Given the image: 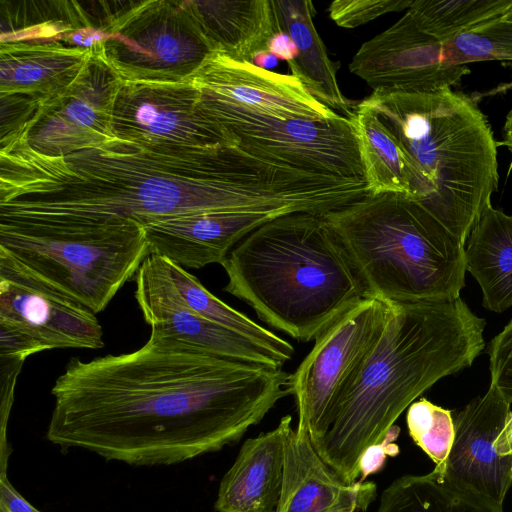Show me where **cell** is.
<instances>
[{"label": "cell", "mask_w": 512, "mask_h": 512, "mask_svg": "<svg viewBox=\"0 0 512 512\" xmlns=\"http://www.w3.org/2000/svg\"><path fill=\"white\" fill-rule=\"evenodd\" d=\"M288 377L150 333L130 353L70 359L46 436L110 461L178 464L240 440L289 395Z\"/></svg>", "instance_id": "1"}, {"label": "cell", "mask_w": 512, "mask_h": 512, "mask_svg": "<svg viewBox=\"0 0 512 512\" xmlns=\"http://www.w3.org/2000/svg\"><path fill=\"white\" fill-rule=\"evenodd\" d=\"M0 214L85 223H148L211 212L299 210L290 170L238 145L186 147L114 137L63 156L23 131L0 141Z\"/></svg>", "instance_id": "2"}, {"label": "cell", "mask_w": 512, "mask_h": 512, "mask_svg": "<svg viewBox=\"0 0 512 512\" xmlns=\"http://www.w3.org/2000/svg\"><path fill=\"white\" fill-rule=\"evenodd\" d=\"M484 327L460 297L392 304L327 431L311 442L318 455L346 482L358 481L361 454L435 382L472 365L484 348Z\"/></svg>", "instance_id": "3"}, {"label": "cell", "mask_w": 512, "mask_h": 512, "mask_svg": "<svg viewBox=\"0 0 512 512\" xmlns=\"http://www.w3.org/2000/svg\"><path fill=\"white\" fill-rule=\"evenodd\" d=\"M225 291L297 341L316 339L368 298L343 243L324 215L296 212L264 223L222 262Z\"/></svg>", "instance_id": "4"}, {"label": "cell", "mask_w": 512, "mask_h": 512, "mask_svg": "<svg viewBox=\"0 0 512 512\" xmlns=\"http://www.w3.org/2000/svg\"><path fill=\"white\" fill-rule=\"evenodd\" d=\"M362 102L378 113L429 186L422 204L465 245L499 181L497 142L476 101L445 88L373 91Z\"/></svg>", "instance_id": "5"}, {"label": "cell", "mask_w": 512, "mask_h": 512, "mask_svg": "<svg viewBox=\"0 0 512 512\" xmlns=\"http://www.w3.org/2000/svg\"><path fill=\"white\" fill-rule=\"evenodd\" d=\"M324 217L368 298L400 304L460 297L464 244L419 201L402 193L368 194Z\"/></svg>", "instance_id": "6"}, {"label": "cell", "mask_w": 512, "mask_h": 512, "mask_svg": "<svg viewBox=\"0 0 512 512\" xmlns=\"http://www.w3.org/2000/svg\"><path fill=\"white\" fill-rule=\"evenodd\" d=\"M0 252L93 313L134 280L149 255L143 226L0 214Z\"/></svg>", "instance_id": "7"}, {"label": "cell", "mask_w": 512, "mask_h": 512, "mask_svg": "<svg viewBox=\"0 0 512 512\" xmlns=\"http://www.w3.org/2000/svg\"><path fill=\"white\" fill-rule=\"evenodd\" d=\"M99 49L122 81H182L213 52L181 1L145 0L115 9Z\"/></svg>", "instance_id": "8"}, {"label": "cell", "mask_w": 512, "mask_h": 512, "mask_svg": "<svg viewBox=\"0 0 512 512\" xmlns=\"http://www.w3.org/2000/svg\"><path fill=\"white\" fill-rule=\"evenodd\" d=\"M198 105L251 154L318 175L365 179L354 127L345 116L325 121L279 119L199 95Z\"/></svg>", "instance_id": "9"}, {"label": "cell", "mask_w": 512, "mask_h": 512, "mask_svg": "<svg viewBox=\"0 0 512 512\" xmlns=\"http://www.w3.org/2000/svg\"><path fill=\"white\" fill-rule=\"evenodd\" d=\"M392 304L366 298L323 331L294 373L288 391L294 397L296 429L311 442L328 429L331 416L363 361L379 339Z\"/></svg>", "instance_id": "10"}, {"label": "cell", "mask_w": 512, "mask_h": 512, "mask_svg": "<svg viewBox=\"0 0 512 512\" xmlns=\"http://www.w3.org/2000/svg\"><path fill=\"white\" fill-rule=\"evenodd\" d=\"M117 138L186 147L235 146L237 141L206 116L189 79L123 81L112 121Z\"/></svg>", "instance_id": "11"}, {"label": "cell", "mask_w": 512, "mask_h": 512, "mask_svg": "<svg viewBox=\"0 0 512 512\" xmlns=\"http://www.w3.org/2000/svg\"><path fill=\"white\" fill-rule=\"evenodd\" d=\"M121 78L99 46L73 85L57 99L39 105L24 137L36 152L63 156L114 137L112 121Z\"/></svg>", "instance_id": "12"}, {"label": "cell", "mask_w": 512, "mask_h": 512, "mask_svg": "<svg viewBox=\"0 0 512 512\" xmlns=\"http://www.w3.org/2000/svg\"><path fill=\"white\" fill-rule=\"evenodd\" d=\"M349 70L382 92H434L451 88L470 73L467 66L451 64L444 44L422 31L408 11L364 42Z\"/></svg>", "instance_id": "13"}, {"label": "cell", "mask_w": 512, "mask_h": 512, "mask_svg": "<svg viewBox=\"0 0 512 512\" xmlns=\"http://www.w3.org/2000/svg\"><path fill=\"white\" fill-rule=\"evenodd\" d=\"M0 325L46 350L100 349L102 327L91 310L37 280L0 252Z\"/></svg>", "instance_id": "14"}, {"label": "cell", "mask_w": 512, "mask_h": 512, "mask_svg": "<svg viewBox=\"0 0 512 512\" xmlns=\"http://www.w3.org/2000/svg\"><path fill=\"white\" fill-rule=\"evenodd\" d=\"M134 280L135 298L151 333L224 359L283 368L267 350L193 311L171 280L162 256L149 254Z\"/></svg>", "instance_id": "15"}, {"label": "cell", "mask_w": 512, "mask_h": 512, "mask_svg": "<svg viewBox=\"0 0 512 512\" xmlns=\"http://www.w3.org/2000/svg\"><path fill=\"white\" fill-rule=\"evenodd\" d=\"M200 97L218 99L279 119L340 118L293 75L259 68L213 51L188 78Z\"/></svg>", "instance_id": "16"}, {"label": "cell", "mask_w": 512, "mask_h": 512, "mask_svg": "<svg viewBox=\"0 0 512 512\" xmlns=\"http://www.w3.org/2000/svg\"><path fill=\"white\" fill-rule=\"evenodd\" d=\"M510 403L490 384L454 419V441L444 475L503 505L512 485V459L498 455L497 437L511 412Z\"/></svg>", "instance_id": "17"}, {"label": "cell", "mask_w": 512, "mask_h": 512, "mask_svg": "<svg viewBox=\"0 0 512 512\" xmlns=\"http://www.w3.org/2000/svg\"><path fill=\"white\" fill-rule=\"evenodd\" d=\"M273 218L265 213L211 212L158 220L143 228L149 254L199 269L222 264L241 240Z\"/></svg>", "instance_id": "18"}, {"label": "cell", "mask_w": 512, "mask_h": 512, "mask_svg": "<svg viewBox=\"0 0 512 512\" xmlns=\"http://www.w3.org/2000/svg\"><path fill=\"white\" fill-rule=\"evenodd\" d=\"M375 496L374 482H346L318 455L307 431H291L276 512H364Z\"/></svg>", "instance_id": "19"}, {"label": "cell", "mask_w": 512, "mask_h": 512, "mask_svg": "<svg viewBox=\"0 0 512 512\" xmlns=\"http://www.w3.org/2000/svg\"><path fill=\"white\" fill-rule=\"evenodd\" d=\"M291 423L290 415L283 416L274 429L242 444L220 481L214 504L217 512H276Z\"/></svg>", "instance_id": "20"}, {"label": "cell", "mask_w": 512, "mask_h": 512, "mask_svg": "<svg viewBox=\"0 0 512 512\" xmlns=\"http://www.w3.org/2000/svg\"><path fill=\"white\" fill-rule=\"evenodd\" d=\"M92 55L60 42H13L0 46V95L28 96L40 105L62 96Z\"/></svg>", "instance_id": "21"}, {"label": "cell", "mask_w": 512, "mask_h": 512, "mask_svg": "<svg viewBox=\"0 0 512 512\" xmlns=\"http://www.w3.org/2000/svg\"><path fill=\"white\" fill-rule=\"evenodd\" d=\"M213 51L249 61L280 32L271 0L181 1Z\"/></svg>", "instance_id": "22"}, {"label": "cell", "mask_w": 512, "mask_h": 512, "mask_svg": "<svg viewBox=\"0 0 512 512\" xmlns=\"http://www.w3.org/2000/svg\"><path fill=\"white\" fill-rule=\"evenodd\" d=\"M280 31L286 32L298 48V56L288 62L292 75L320 102L351 118L356 104L341 92L336 65L328 56L314 22L310 0H271Z\"/></svg>", "instance_id": "23"}, {"label": "cell", "mask_w": 512, "mask_h": 512, "mask_svg": "<svg viewBox=\"0 0 512 512\" xmlns=\"http://www.w3.org/2000/svg\"><path fill=\"white\" fill-rule=\"evenodd\" d=\"M349 119L369 194L402 193L423 203L429 186L378 113L361 101Z\"/></svg>", "instance_id": "24"}, {"label": "cell", "mask_w": 512, "mask_h": 512, "mask_svg": "<svg viewBox=\"0 0 512 512\" xmlns=\"http://www.w3.org/2000/svg\"><path fill=\"white\" fill-rule=\"evenodd\" d=\"M466 270L477 280L483 305L493 312L512 306V216L489 205L464 245Z\"/></svg>", "instance_id": "25"}, {"label": "cell", "mask_w": 512, "mask_h": 512, "mask_svg": "<svg viewBox=\"0 0 512 512\" xmlns=\"http://www.w3.org/2000/svg\"><path fill=\"white\" fill-rule=\"evenodd\" d=\"M377 512H504L482 494L433 469L424 475H404L381 494Z\"/></svg>", "instance_id": "26"}, {"label": "cell", "mask_w": 512, "mask_h": 512, "mask_svg": "<svg viewBox=\"0 0 512 512\" xmlns=\"http://www.w3.org/2000/svg\"><path fill=\"white\" fill-rule=\"evenodd\" d=\"M163 259L171 280L193 311L208 321L251 340L274 355L282 365L292 359L294 348L288 341L221 301L184 267L165 257Z\"/></svg>", "instance_id": "27"}, {"label": "cell", "mask_w": 512, "mask_h": 512, "mask_svg": "<svg viewBox=\"0 0 512 512\" xmlns=\"http://www.w3.org/2000/svg\"><path fill=\"white\" fill-rule=\"evenodd\" d=\"M511 5L512 0H413L408 12L422 31L444 43L502 18Z\"/></svg>", "instance_id": "28"}, {"label": "cell", "mask_w": 512, "mask_h": 512, "mask_svg": "<svg viewBox=\"0 0 512 512\" xmlns=\"http://www.w3.org/2000/svg\"><path fill=\"white\" fill-rule=\"evenodd\" d=\"M406 422L413 441L444 474L455 435L451 412L421 398L408 407Z\"/></svg>", "instance_id": "29"}, {"label": "cell", "mask_w": 512, "mask_h": 512, "mask_svg": "<svg viewBox=\"0 0 512 512\" xmlns=\"http://www.w3.org/2000/svg\"><path fill=\"white\" fill-rule=\"evenodd\" d=\"M413 0H335L328 12L340 27L355 28L386 13L409 9Z\"/></svg>", "instance_id": "30"}, {"label": "cell", "mask_w": 512, "mask_h": 512, "mask_svg": "<svg viewBox=\"0 0 512 512\" xmlns=\"http://www.w3.org/2000/svg\"><path fill=\"white\" fill-rule=\"evenodd\" d=\"M491 385L512 404V320L494 337L487 350Z\"/></svg>", "instance_id": "31"}, {"label": "cell", "mask_w": 512, "mask_h": 512, "mask_svg": "<svg viewBox=\"0 0 512 512\" xmlns=\"http://www.w3.org/2000/svg\"><path fill=\"white\" fill-rule=\"evenodd\" d=\"M1 138L26 128L34 119L39 103L24 95H0Z\"/></svg>", "instance_id": "32"}, {"label": "cell", "mask_w": 512, "mask_h": 512, "mask_svg": "<svg viewBox=\"0 0 512 512\" xmlns=\"http://www.w3.org/2000/svg\"><path fill=\"white\" fill-rule=\"evenodd\" d=\"M399 434V428L393 425L385 434L381 442L369 446L360 456L358 461L359 479L364 482L372 474L379 472L388 456L394 457L398 454V446L393 442Z\"/></svg>", "instance_id": "33"}, {"label": "cell", "mask_w": 512, "mask_h": 512, "mask_svg": "<svg viewBox=\"0 0 512 512\" xmlns=\"http://www.w3.org/2000/svg\"><path fill=\"white\" fill-rule=\"evenodd\" d=\"M471 31L491 42L497 60H512V22L495 19L476 26Z\"/></svg>", "instance_id": "34"}, {"label": "cell", "mask_w": 512, "mask_h": 512, "mask_svg": "<svg viewBox=\"0 0 512 512\" xmlns=\"http://www.w3.org/2000/svg\"><path fill=\"white\" fill-rule=\"evenodd\" d=\"M46 350L39 342L17 329L0 325V356L27 358Z\"/></svg>", "instance_id": "35"}, {"label": "cell", "mask_w": 512, "mask_h": 512, "mask_svg": "<svg viewBox=\"0 0 512 512\" xmlns=\"http://www.w3.org/2000/svg\"><path fill=\"white\" fill-rule=\"evenodd\" d=\"M25 360L18 357L0 356L2 437L5 435V426L13 401L16 379Z\"/></svg>", "instance_id": "36"}, {"label": "cell", "mask_w": 512, "mask_h": 512, "mask_svg": "<svg viewBox=\"0 0 512 512\" xmlns=\"http://www.w3.org/2000/svg\"><path fill=\"white\" fill-rule=\"evenodd\" d=\"M1 464L0 510L4 512H41L14 488L6 475V463Z\"/></svg>", "instance_id": "37"}, {"label": "cell", "mask_w": 512, "mask_h": 512, "mask_svg": "<svg viewBox=\"0 0 512 512\" xmlns=\"http://www.w3.org/2000/svg\"><path fill=\"white\" fill-rule=\"evenodd\" d=\"M267 51L287 63L298 56V48L292 38L283 31L275 33L267 43Z\"/></svg>", "instance_id": "38"}, {"label": "cell", "mask_w": 512, "mask_h": 512, "mask_svg": "<svg viewBox=\"0 0 512 512\" xmlns=\"http://www.w3.org/2000/svg\"><path fill=\"white\" fill-rule=\"evenodd\" d=\"M496 449L499 456L512 459V411L497 437Z\"/></svg>", "instance_id": "39"}, {"label": "cell", "mask_w": 512, "mask_h": 512, "mask_svg": "<svg viewBox=\"0 0 512 512\" xmlns=\"http://www.w3.org/2000/svg\"><path fill=\"white\" fill-rule=\"evenodd\" d=\"M278 58L272 55L267 50H262L256 52L252 57L250 62L255 66L269 70V68H273L278 64Z\"/></svg>", "instance_id": "40"}, {"label": "cell", "mask_w": 512, "mask_h": 512, "mask_svg": "<svg viewBox=\"0 0 512 512\" xmlns=\"http://www.w3.org/2000/svg\"><path fill=\"white\" fill-rule=\"evenodd\" d=\"M502 136H503V139L501 142H498V144L506 146L512 154V109L509 111V113L507 114V116L505 118ZM511 170H512V160L509 164L507 175L510 174Z\"/></svg>", "instance_id": "41"}, {"label": "cell", "mask_w": 512, "mask_h": 512, "mask_svg": "<svg viewBox=\"0 0 512 512\" xmlns=\"http://www.w3.org/2000/svg\"><path fill=\"white\" fill-rule=\"evenodd\" d=\"M500 19L503 21H506V22H512V5L510 6L509 10Z\"/></svg>", "instance_id": "42"}, {"label": "cell", "mask_w": 512, "mask_h": 512, "mask_svg": "<svg viewBox=\"0 0 512 512\" xmlns=\"http://www.w3.org/2000/svg\"><path fill=\"white\" fill-rule=\"evenodd\" d=\"M0 512H4V511H1V510H0Z\"/></svg>", "instance_id": "43"}]
</instances>
